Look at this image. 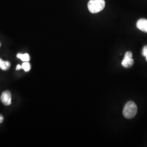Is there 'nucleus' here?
I'll use <instances>...</instances> for the list:
<instances>
[{
	"label": "nucleus",
	"mask_w": 147,
	"mask_h": 147,
	"mask_svg": "<svg viewBox=\"0 0 147 147\" xmlns=\"http://www.w3.org/2000/svg\"><path fill=\"white\" fill-rule=\"evenodd\" d=\"M105 7V0H89L88 3V9L93 14L98 13L102 11Z\"/></svg>",
	"instance_id": "nucleus-2"
},
{
	"label": "nucleus",
	"mask_w": 147,
	"mask_h": 147,
	"mask_svg": "<svg viewBox=\"0 0 147 147\" xmlns=\"http://www.w3.org/2000/svg\"><path fill=\"white\" fill-rule=\"evenodd\" d=\"M137 107L135 103L130 101L126 103L123 111V115L127 119H131L136 116Z\"/></svg>",
	"instance_id": "nucleus-1"
},
{
	"label": "nucleus",
	"mask_w": 147,
	"mask_h": 147,
	"mask_svg": "<svg viewBox=\"0 0 147 147\" xmlns=\"http://www.w3.org/2000/svg\"><path fill=\"white\" fill-rule=\"evenodd\" d=\"M142 55L143 56H144L145 57H147V45L144 46L143 48L142 51Z\"/></svg>",
	"instance_id": "nucleus-9"
},
{
	"label": "nucleus",
	"mask_w": 147,
	"mask_h": 147,
	"mask_svg": "<svg viewBox=\"0 0 147 147\" xmlns=\"http://www.w3.org/2000/svg\"><path fill=\"white\" fill-rule=\"evenodd\" d=\"M146 61H147V57H146Z\"/></svg>",
	"instance_id": "nucleus-12"
},
{
	"label": "nucleus",
	"mask_w": 147,
	"mask_h": 147,
	"mask_svg": "<svg viewBox=\"0 0 147 147\" xmlns=\"http://www.w3.org/2000/svg\"><path fill=\"white\" fill-rule=\"evenodd\" d=\"M136 26L140 30L147 33V20L141 19L137 22Z\"/></svg>",
	"instance_id": "nucleus-5"
},
{
	"label": "nucleus",
	"mask_w": 147,
	"mask_h": 147,
	"mask_svg": "<svg viewBox=\"0 0 147 147\" xmlns=\"http://www.w3.org/2000/svg\"><path fill=\"white\" fill-rule=\"evenodd\" d=\"M134 63L132 59V53L130 51L126 52L124 55V58L121 62V65L125 68H128L132 67Z\"/></svg>",
	"instance_id": "nucleus-3"
},
{
	"label": "nucleus",
	"mask_w": 147,
	"mask_h": 147,
	"mask_svg": "<svg viewBox=\"0 0 147 147\" xmlns=\"http://www.w3.org/2000/svg\"><path fill=\"white\" fill-rule=\"evenodd\" d=\"M21 69H22V66H21V65H20V64L17 65V66L16 67V70H20Z\"/></svg>",
	"instance_id": "nucleus-10"
},
{
	"label": "nucleus",
	"mask_w": 147,
	"mask_h": 147,
	"mask_svg": "<svg viewBox=\"0 0 147 147\" xmlns=\"http://www.w3.org/2000/svg\"><path fill=\"white\" fill-rule=\"evenodd\" d=\"M21 66H22V69H23L26 72L29 71L31 68V64L28 63V62H24L22 63Z\"/></svg>",
	"instance_id": "nucleus-8"
},
{
	"label": "nucleus",
	"mask_w": 147,
	"mask_h": 147,
	"mask_svg": "<svg viewBox=\"0 0 147 147\" xmlns=\"http://www.w3.org/2000/svg\"><path fill=\"white\" fill-rule=\"evenodd\" d=\"M17 57L19 59H20L23 62H29L30 61V56L28 53H18L17 55Z\"/></svg>",
	"instance_id": "nucleus-7"
},
{
	"label": "nucleus",
	"mask_w": 147,
	"mask_h": 147,
	"mask_svg": "<svg viewBox=\"0 0 147 147\" xmlns=\"http://www.w3.org/2000/svg\"><path fill=\"white\" fill-rule=\"evenodd\" d=\"M0 47H1V43H0Z\"/></svg>",
	"instance_id": "nucleus-13"
},
{
	"label": "nucleus",
	"mask_w": 147,
	"mask_h": 147,
	"mask_svg": "<svg viewBox=\"0 0 147 147\" xmlns=\"http://www.w3.org/2000/svg\"><path fill=\"white\" fill-rule=\"evenodd\" d=\"M11 67V63L8 61H4L0 58V68L3 70H7Z\"/></svg>",
	"instance_id": "nucleus-6"
},
{
	"label": "nucleus",
	"mask_w": 147,
	"mask_h": 147,
	"mask_svg": "<svg viewBox=\"0 0 147 147\" xmlns=\"http://www.w3.org/2000/svg\"><path fill=\"white\" fill-rule=\"evenodd\" d=\"M3 121V117L2 115H0V123H2V121Z\"/></svg>",
	"instance_id": "nucleus-11"
},
{
	"label": "nucleus",
	"mask_w": 147,
	"mask_h": 147,
	"mask_svg": "<svg viewBox=\"0 0 147 147\" xmlns=\"http://www.w3.org/2000/svg\"><path fill=\"white\" fill-rule=\"evenodd\" d=\"M1 99L2 102L5 106L11 105V96L10 92L5 91L3 92L1 97Z\"/></svg>",
	"instance_id": "nucleus-4"
}]
</instances>
